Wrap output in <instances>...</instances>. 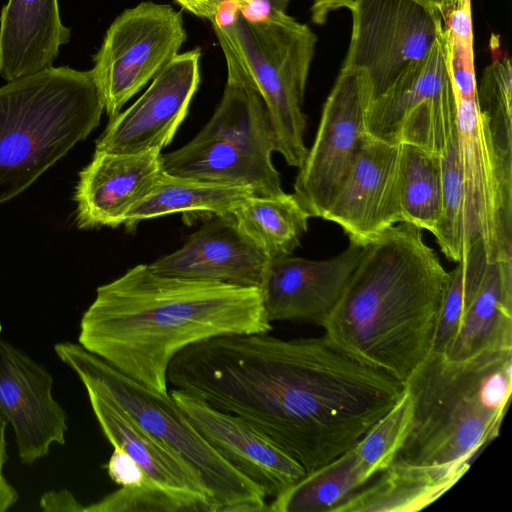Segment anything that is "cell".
Segmentation results:
<instances>
[{
	"mask_svg": "<svg viewBox=\"0 0 512 512\" xmlns=\"http://www.w3.org/2000/svg\"><path fill=\"white\" fill-rule=\"evenodd\" d=\"M179 386L247 421L306 473L353 448L405 388L325 334L286 340L268 332L192 344L183 356Z\"/></svg>",
	"mask_w": 512,
	"mask_h": 512,
	"instance_id": "1",
	"label": "cell"
},
{
	"mask_svg": "<svg viewBox=\"0 0 512 512\" xmlns=\"http://www.w3.org/2000/svg\"><path fill=\"white\" fill-rule=\"evenodd\" d=\"M272 329L260 288L160 275L148 264L101 285L80 320L78 343L109 365L167 394V372L187 346Z\"/></svg>",
	"mask_w": 512,
	"mask_h": 512,
	"instance_id": "2",
	"label": "cell"
},
{
	"mask_svg": "<svg viewBox=\"0 0 512 512\" xmlns=\"http://www.w3.org/2000/svg\"><path fill=\"white\" fill-rule=\"evenodd\" d=\"M447 279L422 230L399 222L363 247L325 335L405 383L432 353Z\"/></svg>",
	"mask_w": 512,
	"mask_h": 512,
	"instance_id": "3",
	"label": "cell"
},
{
	"mask_svg": "<svg viewBox=\"0 0 512 512\" xmlns=\"http://www.w3.org/2000/svg\"><path fill=\"white\" fill-rule=\"evenodd\" d=\"M404 385L412 399V417L395 460L470 465L499 434L512 392V349L463 360L432 352Z\"/></svg>",
	"mask_w": 512,
	"mask_h": 512,
	"instance_id": "4",
	"label": "cell"
},
{
	"mask_svg": "<svg viewBox=\"0 0 512 512\" xmlns=\"http://www.w3.org/2000/svg\"><path fill=\"white\" fill-rule=\"evenodd\" d=\"M91 71L50 66L0 87V205L21 194L99 125Z\"/></svg>",
	"mask_w": 512,
	"mask_h": 512,
	"instance_id": "5",
	"label": "cell"
},
{
	"mask_svg": "<svg viewBox=\"0 0 512 512\" xmlns=\"http://www.w3.org/2000/svg\"><path fill=\"white\" fill-rule=\"evenodd\" d=\"M222 97L206 125L181 148L162 154L163 171L194 180L250 188L256 196L284 191L271 155L276 151L268 112L255 83L229 46Z\"/></svg>",
	"mask_w": 512,
	"mask_h": 512,
	"instance_id": "6",
	"label": "cell"
},
{
	"mask_svg": "<svg viewBox=\"0 0 512 512\" xmlns=\"http://www.w3.org/2000/svg\"><path fill=\"white\" fill-rule=\"evenodd\" d=\"M54 351L83 385H92L107 394L137 424L188 464L202 479L216 512L268 511L265 492L206 441L170 393L148 389L79 343H57Z\"/></svg>",
	"mask_w": 512,
	"mask_h": 512,
	"instance_id": "7",
	"label": "cell"
},
{
	"mask_svg": "<svg viewBox=\"0 0 512 512\" xmlns=\"http://www.w3.org/2000/svg\"><path fill=\"white\" fill-rule=\"evenodd\" d=\"M255 83L265 103L276 151L289 166L300 168L308 152L304 142V93L316 36L284 11L271 9L260 20L240 13L227 26L212 24Z\"/></svg>",
	"mask_w": 512,
	"mask_h": 512,
	"instance_id": "8",
	"label": "cell"
},
{
	"mask_svg": "<svg viewBox=\"0 0 512 512\" xmlns=\"http://www.w3.org/2000/svg\"><path fill=\"white\" fill-rule=\"evenodd\" d=\"M180 11L142 2L109 26L90 70L109 120L176 55L186 40Z\"/></svg>",
	"mask_w": 512,
	"mask_h": 512,
	"instance_id": "9",
	"label": "cell"
},
{
	"mask_svg": "<svg viewBox=\"0 0 512 512\" xmlns=\"http://www.w3.org/2000/svg\"><path fill=\"white\" fill-rule=\"evenodd\" d=\"M455 98L469 243L481 239L487 262L512 259V154L495 143L477 95Z\"/></svg>",
	"mask_w": 512,
	"mask_h": 512,
	"instance_id": "10",
	"label": "cell"
},
{
	"mask_svg": "<svg viewBox=\"0 0 512 512\" xmlns=\"http://www.w3.org/2000/svg\"><path fill=\"white\" fill-rule=\"evenodd\" d=\"M349 10L352 32L342 67L365 72L372 101L443 33L440 13L413 0H354Z\"/></svg>",
	"mask_w": 512,
	"mask_h": 512,
	"instance_id": "11",
	"label": "cell"
},
{
	"mask_svg": "<svg viewBox=\"0 0 512 512\" xmlns=\"http://www.w3.org/2000/svg\"><path fill=\"white\" fill-rule=\"evenodd\" d=\"M371 101L365 72L342 67L294 183L293 194L310 217H323L349 174L367 135L366 111Z\"/></svg>",
	"mask_w": 512,
	"mask_h": 512,
	"instance_id": "12",
	"label": "cell"
},
{
	"mask_svg": "<svg viewBox=\"0 0 512 512\" xmlns=\"http://www.w3.org/2000/svg\"><path fill=\"white\" fill-rule=\"evenodd\" d=\"M199 48L176 55L127 109L110 119L95 151H161L170 144L188 114L200 83Z\"/></svg>",
	"mask_w": 512,
	"mask_h": 512,
	"instance_id": "13",
	"label": "cell"
},
{
	"mask_svg": "<svg viewBox=\"0 0 512 512\" xmlns=\"http://www.w3.org/2000/svg\"><path fill=\"white\" fill-rule=\"evenodd\" d=\"M44 365L0 336V412L15 434L18 457L32 465L65 444L67 414L52 396Z\"/></svg>",
	"mask_w": 512,
	"mask_h": 512,
	"instance_id": "14",
	"label": "cell"
},
{
	"mask_svg": "<svg viewBox=\"0 0 512 512\" xmlns=\"http://www.w3.org/2000/svg\"><path fill=\"white\" fill-rule=\"evenodd\" d=\"M400 144L366 135L344 182L323 219L336 223L362 247L402 222L398 192Z\"/></svg>",
	"mask_w": 512,
	"mask_h": 512,
	"instance_id": "15",
	"label": "cell"
},
{
	"mask_svg": "<svg viewBox=\"0 0 512 512\" xmlns=\"http://www.w3.org/2000/svg\"><path fill=\"white\" fill-rule=\"evenodd\" d=\"M170 395L206 441L266 496L277 497L306 474L301 464L241 417L175 388Z\"/></svg>",
	"mask_w": 512,
	"mask_h": 512,
	"instance_id": "16",
	"label": "cell"
},
{
	"mask_svg": "<svg viewBox=\"0 0 512 512\" xmlns=\"http://www.w3.org/2000/svg\"><path fill=\"white\" fill-rule=\"evenodd\" d=\"M350 242L339 255L309 260L292 255L269 259L261 285L266 317L323 326L362 255Z\"/></svg>",
	"mask_w": 512,
	"mask_h": 512,
	"instance_id": "17",
	"label": "cell"
},
{
	"mask_svg": "<svg viewBox=\"0 0 512 512\" xmlns=\"http://www.w3.org/2000/svg\"><path fill=\"white\" fill-rule=\"evenodd\" d=\"M158 150L138 153L95 151L79 172L74 200L79 229L118 227L127 214L153 189L162 175Z\"/></svg>",
	"mask_w": 512,
	"mask_h": 512,
	"instance_id": "18",
	"label": "cell"
},
{
	"mask_svg": "<svg viewBox=\"0 0 512 512\" xmlns=\"http://www.w3.org/2000/svg\"><path fill=\"white\" fill-rule=\"evenodd\" d=\"M268 260L227 214L212 216L182 247L148 266L160 275L261 289Z\"/></svg>",
	"mask_w": 512,
	"mask_h": 512,
	"instance_id": "19",
	"label": "cell"
},
{
	"mask_svg": "<svg viewBox=\"0 0 512 512\" xmlns=\"http://www.w3.org/2000/svg\"><path fill=\"white\" fill-rule=\"evenodd\" d=\"M93 413L112 446H119L140 465L148 484L180 502L190 512H216L200 476L134 419L107 394L84 385Z\"/></svg>",
	"mask_w": 512,
	"mask_h": 512,
	"instance_id": "20",
	"label": "cell"
},
{
	"mask_svg": "<svg viewBox=\"0 0 512 512\" xmlns=\"http://www.w3.org/2000/svg\"><path fill=\"white\" fill-rule=\"evenodd\" d=\"M70 38L58 0H8L0 14V75L8 82L53 66Z\"/></svg>",
	"mask_w": 512,
	"mask_h": 512,
	"instance_id": "21",
	"label": "cell"
},
{
	"mask_svg": "<svg viewBox=\"0 0 512 512\" xmlns=\"http://www.w3.org/2000/svg\"><path fill=\"white\" fill-rule=\"evenodd\" d=\"M503 349H512V259L486 263L468 310L440 354L463 360Z\"/></svg>",
	"mask_w": 512,
	"mask_h": 512,
	"instance_id": "22",
	"label": "cell"
},
{
	"mask_svg": "<svg viewBox=\"0 0 512 512\" xmlns=\"http://www.w3.org/2000/svg\"><path fill=\"white\" fill-rule=\"evenodd\" d=\"M451 82L443 30L428 54L413 62L366 111V134L398 144L400 130L425 102L441 95Z\"/></svg>",
	"mask_w": 512,
	"mask_h": 512,
	"instance_id": "23",
	"label": "cell"
},
{
	"mask_svg": "<svg viewBox=\"0 0 512 512\" xmlns=\"http://www.w3.org/2000/svg\"><path fill=\"white\" fill-rule=\"evenodd\" d=\"M464 466L414 465L401 461L380 473L334 512H414L447 492L469 469Z\"/></svg>",
	"mask_w": 512,
	"mask_h": 512,
	"instance_id": "24",
	"label": "cell"
},
{
	"mask_svg": "<svg viewBox=\"0 0 512 512\" xmlns=\"http://www.w3.org/2000/svg\"><path fill=\"white\" fill-rule=\"evenodd\" d=\"M238 231L268 259L289 256L308 229V212L294 194L249 195L231 211Z\"/></svg>",
	"mask_w": 512,
	"mask_h": 512,
	"instance_id": "25",
	"label": "cell"
},
{
	"mask_svg": "<svg viewBox=\"0 0 512 512\" xmlns=\"http://www.w3.org/2000/svg\"><path fill=\"white\" fill-rule=\"evenodd\" d=\"M249 195L254 193L248 187L204 182L163 172L151 192L130 210L123 225L132 232L141 221L168 214L227 215Z\"/></svg>",
	"mask_w": 512,
	"mask_h": 512,
	"instance_id": "26",
	"label": "cell"
},
{
	"mask_svg": "<svg viewBox=\"0 0 512 512\" xmlns=\"http://www.w3.org/2000/svg\"><path fill=\"white\" fill-rule=\"evenodd\" d=\"M373 477L354 448L306 473L268 505L273 512H334Z\"/></svg>",
	"mask_w": 512,
	"mask_h": 512,
	"instance_id": "27",
	"label": "cell"
},
{
	"mask_svg": "<svg viewBox=\"0 0 512 512\" xmlns=\"http://www.w3.org/2000/svg\"><path fill=\"white\" fill-rule=\"evenodd\" d=\"M398 192L402 222L435 235L443 213L439 155L400 143Z\"/></svg>",
	"mask_w": 512,
	"mask_h": 512,
	"instance_id": "28",
	"label": "cell"
},
{
	"mask_svg": "<svg viewBox=\"0 0 512 512\" xmlns=\"http://www.w3.org/2000/svg\"><path fill=\"white\" fill-rule=\"evenodd\" d=\"M439 157L442 171L443 213L434 237L445 257L457 263L470 245L464 181L459 158L457 119L449 128Z\"/></svg>",
	"mask_w": 512,
	"mask_h": 512,
	"instance_id": "29",
	"label": "cell"
},
{
	"mask_svg": "<svg viewBox=\"0 0 512 512\" xmlns=\"http://www.w3.org/2000/svg\"><path fill=\"white\" fill-rule=\"evenodd\" d=\"M486 263L483 243L476 237L457 266L448 272L432 352L442 353L451 341L478 290Z\"/></svg>",
	"mask_w": 512,
	"mask_h": 512,
	"instance_id": "30",
	"label": "cell"
},
{
	"mask_svg": "<svg viewBox=\"0 0 512 512\" xmlns=\"http://www.w3.org/2000/svg\"><path fill=\"white\" fill-rule=\"evenodd\" d=\"M495 43L492 62L477 84V102L497 146L512 154V70L509 57Z\"/></svg>",
	"mask_w": 512,
	"mask_h": 512,
	"instance_id": "31",
	"label": "cell"
},
{
	"mask_svg": "<svg viewBox=\"0 0 512 512\" xmlns=\"http://www.w3.org/2000/svg\"><path fill=\"white\" fill-rule=\"evenodd\" d=\"M411 417L412 399L404 388L396 404L353 447L372 477L381 473L396 459L408 434Z\"/></svg>",
	"mask_w": 512,
	"mask_h": 512,
	"instance_id": "32",
	"label": "cell"
},
{
	"mask_svg": "<svg viewBox=\"0 0 512 512\" xmlns=\"http://www.w3.org/2000/svg\"><path fill=\"white\" fill-rule=\"evenodd\" d=\"M85 512L164 511L190 512L179 500L148 483L139 487H121L98 502L84 508Z\"/></svg>",
	"mask_w": 512,
	"mask_h": 512,
	"instance_id": "33",
	"label": "cell"
},
{
	"mask_svg": "<svg viewBox=\"0 0 512 512\" xmlns=\"http://www.w3.org/2000/svg\"><path fill=\"white\" fill-rule=\"evenodd\" d=\"M113 452L105 465L110 479L121 487H139L147 482L146 474L140 465L119 446H113Z\"/></svg>",
	"mask_w": 512,
	"mask_h": 512,
	"instance_id": "34",
	"label": "cell"
},
{
	"mask_svg": "<svg viewBox=\"0 0 512 512\" xmlns=\"http://www.w3.org/2000/svg\"><path fill=\"white\" fill-rule=\"evenodd\" d=\"M40 507L49 512H80L85 508L67 489L47 491L40 498Z\"/></svg>",
	"mask_w": 512,
	"mask_h": 512,
	"instance_id": "35",
	"label": "cell"
},
{
	"mask_svg": "<svg viewBox=\"0 0 512 512\" xmlns=\"http://www.w3.org/2000/svg\"><path fill=\"white\" fill-rule=\"evenodd\" d=\"M192 14L214 23L223 0H175Z\"/></svg>",
	"mask_w": 512,
	"mask_h": 512,
	"instance_id": "36",
	"label": "cell"
},
{
	"mask_svg": "<svg viewBox=\"0 0 512 512\" xmlns=\"http://www.w3.org/2000/svg\"><path fill=\"white\" fill-rule=\"evenodd\" d=\"M354 0H313L311 13L316 24H324L327 16L340 8H350Z\"/></svg>",
	"mask_w": 512,
	"mask_h": 512,
	"instance_id": "37",
	"label": "cell"
},
{
	"mask_svg": "<svg viewBox=\"0 0 512 512\" xmlns=\"http://www.w3.org/2000/svg\"><path fill=\"white\" fill-rule=\"evenodd\" d=\"M18 500L17 490L6 480L0 478V512L9 510Z\"/></svg>",
	"mask_w": 512,
	"mask_h": 512,
	"instance_id": "38",
	"label": "cell"
},
{
	"mask_svg": "<svg viewBox=\"0 0 512 512\" xmlns=\"http://www.w3.org/2000/svg\"><path fill=\"white\" fill-rule=\"evenodd\" d=\"M7 421L4 416L0 412V478H3V468L5 463L8 460V455L6 452V432Z\"/></svg>",
	"mask_w": 512,
	"mask_h": 512,
	"instance_id": "39",
	"label": "cell"
},
{
	"mask_svg": "<svg viewBox=\"0 0 512 512\" xmlns=\"http://www.w3.org/2000/svg\"><path fill=\"white\" fill-rule=\"evenodd\" d=\"M417 3H420L430 9H433L442 15L446 7L448 6L450 0H413Z\"/></svg>",
	"mask_w": 512,
	"mask_h": 512,
	"instance_id": "40",
	"label": "cell"
},
{
	"mask_svg": "<svg viewBox=\"0 0 512 512\" xmlns=\"http://www.w3.org/2000/svg\"><path fill=\"white\" fill-rule=\"evenodd\" d=\"M260 1L267 3L270 6V8L273 10L284 11V12L289 3V0H260Z\"/></svg>",
	"mask_w": 512,
	"mask_h": 512,
	"instance_id": "41",
	"label": "cell"
}]
</instances>
